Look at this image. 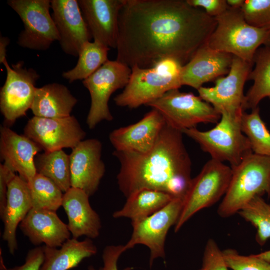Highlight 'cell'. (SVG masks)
<instances>
[{
	"label": "cell",
	"instance_id": "1",
	"mask_svg": "<svg viewBox=\"0 0 270 270\" xmlns=\"http://www.w3.org/2000/svg\"><path fill=\"white\" fill-rule=\"evenodd\" d=\"M216 21L184 0H126L118 17L116 60L130 68L166 58L182 66L208 43Z\"/></svg>",
	"mask_w": 270,
	"mask_h": 270
},
{
	"label": "cell",
	"instance_id": "2",
	"mask_svg": "<svg viewBox=\"0 0 270 270\" xmlns=\"http://www.w3.org/2000/svg\"><path fill=\"white\" fill-rule=\"evenodd\" d=\"M182 134L166 122L148 152H114L120 164L118 184L126 198L140 190L149 188L184 200L192 178V162Z\"/></svg>",
	"mask_w": 270,
	"mask_h": 270
},
{
	"label": "cell",
	"instance_id": "3",
	"mask_svg": "<svg viewBox=\"0 0 270 270\" xmlns=\"http://www.w3.org/2000/svg\"><path fill=\"white\" fill-rule=\"evenodd\" d=\"M182 65L175 59L164 58L153 66L132 68L128 82L124 90L114 99L122 107L134 108L159 98L167 92L182 86Z\"/></svg>",
	"mask_w": 270,
	"mask_h": 270
},
{
	"label": "cell",
	"instance_id": "4",
	"mask_svg": "<svg viewBox=\"0 0 270 270\" xmlns=\"http://www.w3.org/2000/svg\"><path fill=\"white\" fill-rule=\"evenodd\" d=\"M214 18L216 26L207 43L210 48L253 64L260 46L270 47V30L248 24L241 8L229 6L224 13Z\"/></svg>",
	"mask_w": 270,
	"mask_h": 270
},
{
	"label": "cell",
	"instance_id": "5",
	"mask_svg": "<svg viewBox=\"0 0 270 270\" xmlns=\"http://www.w3.org/2000/svg\"><path fill=\"white\" fill-rule=\"evenodd\" d=\"M232 168L228 188L218 208L224 218L238 213L256 196H270V156L252 152Z\"/></svg>",
	"mask_w": 270,
	"mask_h": 270
},
{
	"label": "cell",
	"instance_id": "6",
	"mask_svg": "<svg viewBox=\"0 0 270 270\" xmlns=\"http://www.w3.org/2000/svg\"><path fill=\"white\" fill-rule=\"evenodd\" d=\"M241 117L222 114L220 122L210 130L201 131L194 128L182 132L196 142L212 159L227 162L234 168L252 153L250 142L242 130Z\"/></svg>",
	"mask_w": 270,
	"mask_h": 270
},
{
	"label": "cell",
	"instance_id": "7",
	"mask_svg": "<svg viewBox=\"0 0 270 270\" xmlns=\"http://www.w3.org/2000/svg\"><path fill=\"white\" fill-rule=\"evenodd\" d=\"M232 172L230 166L214 159L211 158L204 164L200 173L192 179L174 225L176 232L194 214L214 205L224 196Z\"/></svg>",
	"mask_w": 270,
	"mask_h": 270
},
{
	"label": "cell",
	"instance_id": "8",
	"mask_svg": "<svg viewBox=\"0 0 270 270\" xmlns=\"http://www.w3.org/2000/svg\"><path fill=\"white\" fill-rule=\"evenodd\" d=\"M146 106L157 110L168 124L182 132L200 123H218L221 118L210 104L178 89L167 92Z\"/></svg>",
	"mask_w": 270,
	"mask_h": 270
},
{
	"label": "cell",
	"instance_id": "9",
	"mask_svg": "<svg viewBox=\"0 0 270 270\" xmlns=\"http://www.w3.org/2000/svg\"><path fill=\"white\" fill-rule=\"evenodd\" d=\"M132 69L116 60H108L88 78L82 80L91 98L86 124L92 129L102 120L110 121L113 117L108 102L111 95L128 84Z\"/></svg>",
	"mask_w": 270,
	"mask_h": 270
},
{
	"label": "cell",
	"instance_id": "10",
	"mask_svg": "<svg viewBox=\"0 0 270 270\" xmlns=\"http://www.w3.org/2000/svg\"><path fill=\"white\" fill-rule=\"evenodd\" d=\"M8 4L22 20L24 29L17 43L24 48L45 50L59 40L56 24L50 14V0H9Z\"/></svg>",
	"mask_w": 270,
	"mask_h": 270
},
{
	"label": "cell",
	"instance_id": "11",
	"mask_svg": "<svg viewBox=\"0 0 270 270\" xmlns=\"http://www.w3.org/2000/svg\"><path fill=\"white\" fill-rule=\"evenodd\" d=\"M252 64L233 56L228 75L216 79L212 87L200 88L198 90L199 96L210 104L220 115L241 117L244 112V85Z\"/></svg>",
	"mask_w": 270,
	"mask_h": 270
},
{
	"label": "cell",
	"instance_id": "12",
	"mask_svg": "<svg viewBox=\"0 0 270 270\" xmlns=\"http://www.w3.org/2000/svg\"><path fill=\"white\" fill-rule=\"evenodd\" d=\"M2 64L6 76L0 91V110L6 123L10 126L30 109L40 76L34 70L24 67L23 62L10 66L6 60Z\"/></svg>",
	"mask_w": 270,
	"mask_h": 270
},
{
	"label": "cell",
	"instance_id": "13",
	"mask_svg": "<svg viewBox=\"0 0 270 270\" xmlns=\"http://www.w3.org/2000/svg\"><path fill=\"white\" fill-rule=\"evenodd\" d=\"M183 200L174 198L164 207L152 215L132 223L133 228L130 238L124 248H133L136 244H144L150 250V265L158 258H164V243L170 228L176 223L180 215Z\"/></svg>",
	"mask_w": 270,
	"mask_h": 270
},
{
	"label": "cell",
	"instance_id": "14",
	"mask_svg": "<svg viewBox=\"0 0 270 270\" xmlns=\"http://www.w3.org/2000/svg\"><path fill=\"white\" fill-rule=\"evenodd\" d=\"M24 135L44 152L73 148L84 140L86 133L73 116L62 118L34 116L24 128Z\"/></svg>",
	"mask_w": 270,
	"mask_h": 270
},
{
	"label": "cell",
	"instance_id": "15",
	"mask_svg": "<svg viewBox=\"0 0 270 270\" xmlns=\"http://www.w3.org/2000/svg\"><path fill=\"white\" fill-rule=\"evenodd\" d=\"M102 151L101 142L90 138L80 142L70 154L71 187L83 190L89 196L98 190L105 172Z\"/></svg>",
	"mask_w": 270,
	"mask_h": 270
},
{
	"label": "cell",
	"instance_id": "16",
	"mask_svg": "<svg viewBox=\"0 0 270 270\" xmlns=\"http://www.w3.org/2000/svg\"><path fill=\"white\" fill-rule=\"evenodd\" d=\"M52 17L58 32L59 42L66 54L78 56L92 36L76 0H52Z\"/></svg>",
	"mask_w": 270,
	"mask_h": 270
},
{
	"label": "cell",
	"instance_id": "17",
	"mask_svg": "<svg viewBox=\"0 0 270 270\" xmlns=\"http://www.w3.org/2000/svg\"><path fill=\"white\" fill-rule=\"evenodd\" d=\"M82 14L94 41L116 48L118 17L126 0H78Z\"/></svg>",
	"mask_w": 270,
	"mask_h": 270
},
{
	"label": "cell",
	"instance_id": "18",
	"mask_svg": "<svg viewBox=\"0 0 270 270\" xmlns=\"http://www.w3.org/2000/svg\"><path fill=\"white\" fill-rule=\"evenodd\" d=\"M165 124L162 114L152 108L136 123L114 130L109 139L115 150L146 153L154 146Z\"/></svg>",
	"mask_w": 270,
	"mask_h": 270
},
{
	"label": "cell",
	"instance_id": "19",
	"mask_svg": "<svg viewBox=\"0 0 270 270\" xmlns=\"http://www.w3.org/2000/svg\"><path fill=\"white\" fill-rule=\"evenodd\" d=\"M34 142L8 126L0 128V154L4 164L28 182L36 174L34 159L42 150Z\"/></svg>",
	"mask_w": 270,
	"mask_h": 270
},
{
	"label": "cell",
	"instance_id": "20",
	"mask_svg": "<svg viewBox=\"0 0 270 270\" xmlns=\"http://www.w3.org/2000/svg\"><path fill=\"white\" fill-rule=\"evenodd\" d=\"M233 56L210 48L206 44L200 47L192 58L182 66L181 82L198 90L206 82L216 80L228 73Z\"/></svg>",
	"mask_w": 270,
	"mask_h": 270
},
{
	"label": "cell",
	"instance_id": "21",
	"mask_svg": "<svg viewBox=\"0 0 270 270\" xmlns=\"http://www.w3.org/2000/svg\"><path fill=\"white\" fill-rule=\"evenodd\" d=\"M20 228L35 246L44 243L48 247H60L70 235L68 224L56 212L46 209L32 208L20 224Z\"/></svg>",
	"mask_w": 270,
	"mask_h": 270
},
{
	"label": "cell",
	"instance_id": "22",
	"mask_svg": "<svg viewBox=\"0 0 270 270\" xmlns=\"http://www.w3.org/2000/svg\"><path fill=\"white\" fill-rule=\"evenodd\" d=\"M89 196L83 190L71 187L64 194L62 206L68 218V228L73 238L86 236L90 239L100 235V218L92 209Z\"/></svg>",
	"mask_w": 270,
	"mask_h": 270
},
{
	"label": "cell",
	"instance_id": "23",
	"mask_svg": "<svg viewBox=\"0 0 270 270\" xmlns=\"http://www.w3.org/2000/svg\"><path fill=\"white\" fill-rule=\"evenodd\" d=\"M32 208L28 183L16 174L8 183L6 206L0 216L4 224L2 239L12 254L18 249L16 228Z\"/></svg>",
	"mask_w": 270,
	"mask_h": 270
},
{
	"label": "cell",
	"instance_id": "24",
	"mask_svg": "<svg viewBox=\"0 0 270 270\" xmlns=\"http://www.w3.org/2000/svg\"><path fill=\"white\" fill-rule=\"evenodd\" d=\"M77 102L66 86L53 82L36 88L30 110L36 116L66 118L71 116Z\"/></svg>",
	"mask_w": 270,
	"mask_h": 270
},
{
	"label": "cell",
	"instance_id": "25",
	"mask_svg": "<svg viewBox=\"0 0 270 270\" xmlns=\"http://www.w3.org/2000/svg\"><path fill=\"white\" fill-rule=\"evenodd\" d=\"M42 246L44 258L40 270H69L97 252L96 246L89 238L82 241L70 238L60 248Z\"/></svg>",
	"mask_w": 270,
	"mask_h": 270
},
{
	"label": "cell",
	"instance_id": "26",
	"mask_svg": "<svg viewBox=\"0 0 270 270\" xmlns=\"http://www.w3.org/2000/svg\"><path fill=\"white\" fill-rule=\"evenodd\" d=\"M126 198L123 207L114 212L112 216L114 218H130L131 223L152 215L174 198L166 192L149 188L140 190Z\"/></svg>",
	"mask_w": 270,
	"mask_h": 270
},
{
	"label": "cell",
	"instance_id": "27",
	"mask_svg": "<svg viewBox=\"0 0 270 270\" xmlns=\"http://www.w3.org/2000/svg\"><path fill=\"white\" fill-rule=\"evenodd\" d=\"M254 62L255 67L248 78L253 80L254 84L245 95L244 110L257 108L266 98L270 99V47L259 48L254 54Z\"/></svg>",
	"mask_w": 270,
	"mask_h": 270
},
{
	"label": "cell",
	"instance_id": "28",
	"mask_svg": "<svg viewBox=\"0 0 270 270\" xmlns=\"http://www.w3.org/2000/svg\"><path fill=\"white\" fill-rule=\"evenodd\" d=\"M34 162L37 173L51 180L63 192L71 188L70 155L62 150L38 154Z\"/></svg>",
	"mask_w": 270,
	"mask_h": 270
},
{
	"label": "cell",
	"instance_id": "29",
	"mask_svg": "<svg viewBox=\"0 0 270 270\" xmlns=\"http://www.w3.org/2000/svg\"><path fill=\"white\" fill-rule=\"evenodd\" d=\"M110 48L96 42H88L82 48L76 66L64 72L62 76L70 82L84 80L106 62Z\"/></svg>",
	"mask_w": 270,
	"mask_h": 270
},
{
	"label": "cell",
	"instance_id": "30",
	"mask_svg": "<svg viewBox=\"0 0 270 270\" xmlns=\"http://www.w3.org/2000/svg\"><path fill=\"white\" fill-rule=\"evenodd\" d=\"M240 126L250 142L252 152L270 156V132L260 117L258 106L250 114L243 112Z\"/></svg>",
	"mask_w": 270,
	"mask_h": 270
},
{
	"label": "cell",
	"instance_id": "31",
	"mask_svg": "<svg viewBox=\"0 0 270 270\" xmlns=\"http://www.w3.org/2000/svg\"><path fill=\"white\" fill-rule=\"evenodd\" d=\"M28 183L32 208L56 212L62 206L63 192L51 180L36 173L32 180Z\"/></svg>",
	"mask_w": 270,
	"mask_h": 270
},
{
	"label": "cell",
	"instance_id": "32",
	"mask_svg": "<svg viewBox=\"0 0 270 270\" xmlns=\"http://www.w3.org/2000/svg\"><path fill=\"white\" fill-rule=\"evenodd\" d=\"M256 229V240L263 246L270 238V204L262 196L254 198L238 213Z\"/></svg>",
	"mask_w": 270,
	"mask_h": 270
},
{
	"label": "cell",
	"instance_id": "33",
	"mask_svg": "<svg viewBox=\"0 0 270 270\" xmlns=\"http://www.w3.org/2000/svg\"><path fill=\"white\" fill-rule=\"evenodd\" d=\"M241 10L248 24L270 30V0H245Z\"/></svg>",
	"mask_w": 270,
	"mask_h": 270
},
{
	"label": "cell",
	"instance_id": "34",
	"mask_svg": "<svg viewBox=\"0 0 270 270\" xmlns=\"http://www.w3.org/2000/svg\"><path fill=\"white\" fill-rule=\"evenodd\" d=\"M222 252L228 267L232 270H270V262L256 254L242 255L232 248Z\"/></svg>",
	"mask_w": 270,
	"mask_h": 270
},
{
	"label": "cell",
	"instance_id": "35",
	"mask_svg": "<svg viewBox=\"0 0 270 270\" xmlns=\"http://www.w3.org/2000/svg\"><path fill=\"white\" fill-rule=\"evenodd\" d=\"M222 250L212 238L208 240L204 250L202 264L198 270H228Z\"/></svg>",
	"mask_w": 270,
	"mask_h": 270
},
{
	"label": "cell",
	"instance_id": "36",
	"mask_svg": "<svg viewBox=\"0 0 270 270\" xmlns=\"http://www.w3.org/2000/svg\"><path fill=\"white\" fill-rule=\"evenodd\" d=\"M186 2L192 6L204 8L208 16L214 18L221 15L229 8L225 0H186Z\"/></svg>",
	"mask_w": 270,
	"mask_h": 270
},
{
	"label": "cell",
	"instance_id": "37",
	"mask_svg": "<svg viewBox=\"0 0 270 270\" xmlns=\"http://www.w3.org/2000/svg\"><path fill=\"white\" fill-rule=\"evenodd\" d=\"M44 258L43 246H38L28 252L23 264L12 268H6L5 270H40Z\"/></svg>",
	"mask_w": 270,
	"mask_h": 270
},
{
	"label": "cell",
	"instance_id": "38",
	"mask_svg": "<svg viewBox=\"0 0 270 270\" xmlns=\"http://www.w3.org/2000/svg\"><path fill=\"white\" fill-rule=\"evenodd\" d=\"M125 251L124 245L106 246L102 254L104 266L100 270H118V260Z\"/></svg>",
	"mask_w": 270,
	"mask_h": 270
},
{
	"label": "cell",
	"instance_id": "39",
	"mask_svg": "<svg viewBox=\"0 0 270 270\" xmlns=\"http://www.w3.org/2000/svg\"><path fill=\"white\" fill-rule=\"evenodd\" d=\"M16 174L4 164H0V216L5 210L7 200L8 184Z\"/></svg>",
	"mask_w": 270,
	"mask_h": 270
},
{
	"label": "cell",
	"instance_id": "40",
	"mask_svg": "<svg viewBox=\"0 0 270 270\" xmlns=\"http://www.w3.org/2000/svg\"><path fill=\"white\" fill-rule=\"evenodd\" d=\"M10 43L7 37L0 36V63L2 64L6 60V47Z\"/></svg>",
	"mask_w": 270,
	"mask_h": 270
},
{
	"label": "cell",
	"instance_id": "41",
	"mask_svg": "<svg viewBox=\"0 0 270 270\" xmlns=\"http://www.w3.org/2000/svg\"><path fill=\"white\" fill-rule=\"evenodd\" d=\"M245 0H228L227 4L229 6L235 8H241Z\"/></svg>",
	"mask_w": 270,
	"mask_h": 270
},
{
	"label": "cell",
	"instance_id": "42",
	"mask_svg": "<svg viewBox=\"0 0 270 270\" xmlns=\"http://www.w3.org/2000/svg\"><path fill=\"white\" fill-rule=\"evenodd\" d=\"M258 257L270 262V250L256 254Z\"/></svg>",
	"mask_w": 270,
	"mask_h": 270
},
{
	"label": "cell",
	"instance_id": "43",
	"mask_svg": "<svg viewBox=\"0 0 270 270\" xmlns=\"http://www.w3.org/2000/svg\"><path fill=\"white\" fill-rule=\"evenodd\" d=\"M88 270H96L93 266H90L88 268Z\"/></svg>",
	"mask_w": 270,
	"mask_h": 270
}]
</instances>
